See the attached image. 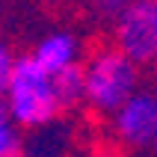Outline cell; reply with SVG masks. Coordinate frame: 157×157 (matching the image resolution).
Instances as JSON below:
<instances>
[{"mask_svg":"<svg viewBox=\"0 0 157 157\" xmlns=\"http://www.w3.org/2000/svg\"><path fill=\"white\" fill-rule=\"evenodd\" d=\"M3 92H6V116L18 128H44L62 110L51 74L36 62L33 53L15 59L12 74L3 83Z\"/></svg>","mask_w":157,"mask_h":157,"instance_id":"obj_1","label":"cell"},{"mask_svg":"<svg viewBox=\"0 0 157 157\" xmlns=\"http://www.w3.org/2000/svg\"><path fill=\"white\" fill-rule=\"evenodd\" d=\"M136 92V62L122 51H98L86 62V101L98 113H116Z\"/></svg>","mask_w":157,"mask_h":157,"instance_id":"obj_2","label":"cell"},{"mask_svg":"<svg viewBox=\"0 0 157 157\" xmlns=\"http://www.w3.org/2000/svg\"><path fill=\"white\" fill-rule=\"evenodd\" d=\"M116 48L136 65L157 59V0H133L116 15Z\"/></svg>","mask_w":157,"mask_h":157,"instance_id":"obj_3","label":"cell"},{"mask_svg":"<svg viewBox=\"0 0 157 157\" xmlns=\"http://www.w3.org/2000/svg\"><path fill=\"white\" fill-rule=\"evenodd\" d=\"M116 133L128 145L157 142V98L148 92H133L116 110Z\"/></svg>","mask_w":157,"mask_h":157,"instance_id":"obj_4","label":"cell"},{"mask_svg":"<svg viewBox=\"0 0 157 157\" xmlns=\"http://www.w3.org/2000/svg\"><path fill=\"white\" fill-rule=\"evenodd\" d=\"M33 56L48 74H56L65 65L77 62V42L71 33H51L33 48Z\"/></svg>","mask_w":157,"mask_h":157,"instance_id":"obj_5","label":"cell"},{"mask_svg":"<svg viewBox=\"0 0 157 157\" xmlns=\"http://www.w3.org/2000/svg\"><path fill=\"white\" fill-rule=\"evenodd\" d=\"M51 80H53V92L59 98L62 110L74 107L77 101H86V65L71 62V65H65L62 71L51 74Z\"/></svg>","mask_w":157,"mask_h":157,"instance_id":"obj_6","label":"cell"},{"mask_svg":"<svg viewBox=\"0 0 157 157\" xmlns=\"http://www.w3.org/2000/svg\"><path fill=\"white\" fill-rule=\"evenodd\" d=\"M24 151V140L15 131V124L9 122V116L3 113V124H0V157H21Z\"/></svg>","mask_w":157,"mask_h":157,"instance_id":"obj_7","label":"cell"},{"mask_svg":"<svg viewBox=\"0 0 157 157\" xmlns=\"http://www.w3.org/2000/svg\"><path fill=\"white\" fill-rule=\"evenodd\" d=\"M133 0H95V6H98V12L101 15H107V18H116L119 12H124V9L131 6Z\"/></svg>","mask_w":157,"mask_h":157,"instance_id":"obj_8","label":"cell"},{"mask_svg":"<svg viewBox=\"0 0 157 157\" xmlns=\"http://www.w3.org/2000/svg\"><path fill=\"white\" fill-rule=\"evenodd\" d=\"M12 65H15V59H12V53L3 51L0 53V86L9 80V74H12Z\"/></svg>","mask_w":157,"mask_h":157,"instance_id":"obj_9","label":"cell"}]
</instances>
